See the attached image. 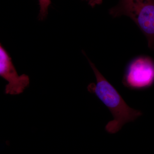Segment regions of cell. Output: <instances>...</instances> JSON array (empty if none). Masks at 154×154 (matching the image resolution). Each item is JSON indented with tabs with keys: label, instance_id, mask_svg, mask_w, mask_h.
<instances>
[{
	"label": "cell",
	"instance_id": "6da1fadb",
	"mask_svg": "<svg viewBox=\"0 0 154 154\" xmlns=\"http://www.w3.org/2000/svg\"><path fill=\"white\" fill-rule=\"evenodd\" d=\"M83 53L88 58L96 80V84L91 83L88 85V91L95 94L112 113L113 120L107 123L105 130L109 133H116L125 124L134 121L143 113L140 110L131 108L126 104L117 90L101 73L85 54Z\"/></svg>",
	"mask_w": 154,
	"mask_h": 154
},
{
	"label": "cell",
	"instance_id": "7a4b0ae2",
	"mask_svg": "<svg viewBox=\"0 0 154 154\" xmlns=\"http://www.w3.org/2000/svg\"><path fill=\"white\" fill-rule=\"evenodd\" d=\"M114 18L129 17L145 36L150 49H154V0H119L109 9Z\"/></svg>",
	"mask_w": 154,
	"mask_h": 154
},
{
	"label": "cell",
	"instance_id": "3957f363",
	"mask_svg": "<svg viewBox=\"0 0 154 154\" xmlns=\"http://www.w3.org/2000/svg\"><path fill=\"white\" fill-rule=\"evenodd\" d=\"M125 87L133 90H143L154 84V61L149 57L140 56L128 65L122 80Z\"/></svg>",
	"mask_w": 154,
	"mask_h": 154
},
{
	"label": "cell",
	"instance_id": "277c9868",
	"mask_svg": "<svg viewBox=\"0 0 154 154\" xmlns=\"http://www.w3.org/2000/svg\"><path fill=\"white\" fill-rule=\"evenodd\" d=\"M0 76L8 82L5 93L11 95L22 94L30 84L28 75H19L8 53L2 44L0 46Z\"/></svg>",
	"mask_w": 154,
	"mask_h": 154
},
{
	"label": "cell",
	"instance_id": "5b68a950",
	"mask_svg": "<svg viewBox=\"0 0 154 154\" xmlns=\"http://www.w3.org/2000/svg\"><path fill=\"white\" fill-rule=\"evenodd\" d=\"M88 2V5L92 8H94L96 5H100L102 3V0H83Z\"/></svg>",
	"mask_w": 154,
	"mask_h": 154
}]
</instances>
